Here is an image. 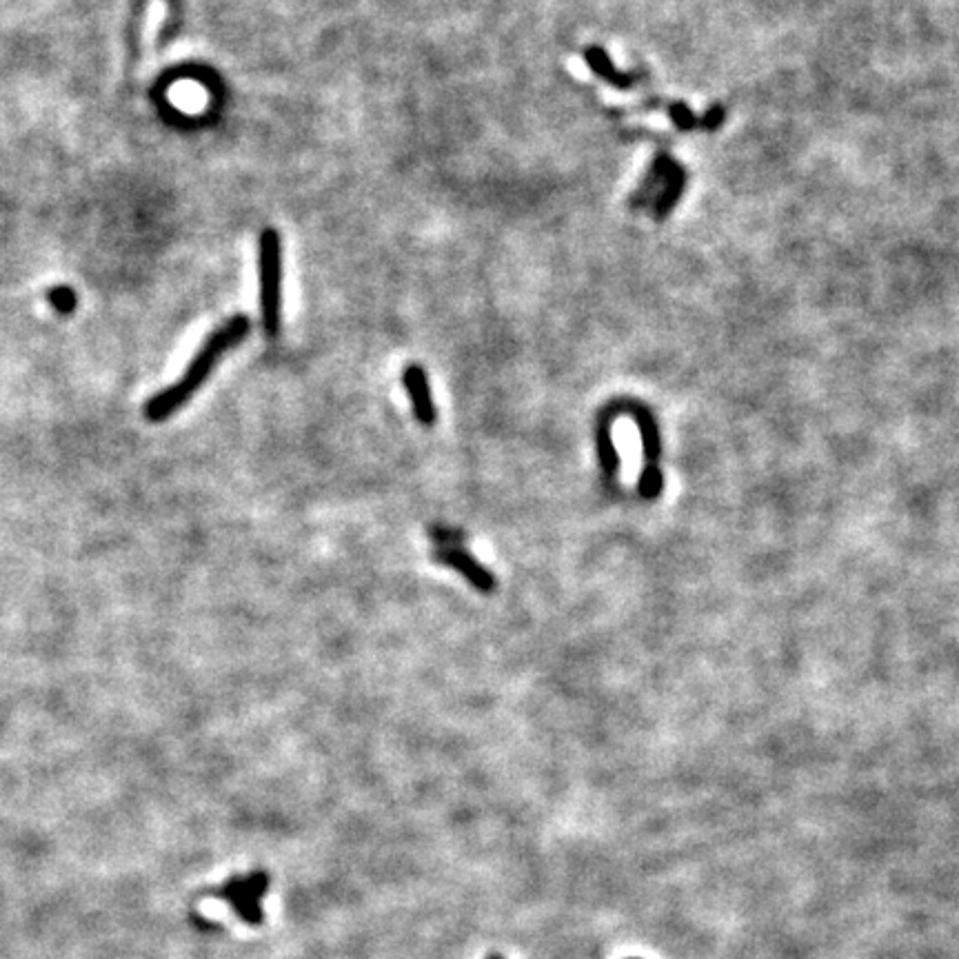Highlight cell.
Listing matches in <instances>:
<instances>
[{"label":"cell","instance_id":"6da1fadb","mask_svg":"<svg viewBox=\"0 0 959 959\" xmlns=\"http://www.w3.org/2000/svg\"><path fill=\"white\" fill-rule=\"evenodd\" d=\"M249 331H251L249 320L245 316H236V318H229L218 331L211 333V336L205 340V345L200 347V351L194 356V360L189 362L185 376L180 378L176 385L156 393V396L147 402L145 405L147 420L163 422L169 416H174V413L183 407L200 387H203V382L209 378L211 369L216 367V362L220 360L222 353L240 345Z\"/></svg>","mask_w":959,"mask_h":959},{"label":"cell","instance_id":"7a4b0ae2","mask_svg":"<svg viewBox=\"0 0 959 959\" xmlns=\"http://www.w3.org/2000/svg\"><path fill=\"white\" fill-rule=\"evenodd\" d=\"M258 280H260V314L269 336L280 329L282 302V240L276 229H262L258 242Z\"/></svg>","mask_w":959,"mask_h":959},{"label":"cell","instance_id":"3957f363","mask_svg":"<svg viewBox=\"0 0 959 959\" xmlns=\"http://www.w3.org/2000/svg\"><path fill=\"white\" fill-rule=\"evenodd\" d=\"M269 875L265 871H256L249 877H231L214 893L220 900H225L242 922L249 926H260L265 922V911H262L260 900L269 893Z\"/></svg>","mask_w":959,"mask_h":959},{"label":"cell","instance_id":"277c9868","mask_svg":"<svg viewBox=\"0 0 959 959\" xmlns=\"http://www.w3.org/2000/svg\"><path fill=\"white\" fill-rule=\"evenodd\" d=\"M440 564H447V567L456 569L460 575L469 580V584L480 593H493L496 591V578L493 573L482 567V564L462 549H451V547H442L436 553H433Z\"/></svg>","mask_w":959,"mask_h":959},{"label":"cell","instance_id":"5b68a950","mask_svg":"<svg viewBox=\"0 0 959 959\" xmlns=\"http://www.w3.org/2000/svg\"><path fill=\"white\" fill-rule=\"evenodd\" d=\"M402 385H405L411 405H413V416L420 422V425L431 427L436 422V405H433V396H431V387L427 380V373L418 365H409L402 371Z\"/></svg>","mask_w":959,"mask_h":959},{"label":"cell","instance_id":"8992f818","mask_svg":"<svg viewBox=\"0 0 959 959\" xmlns=\"http://www.w3.org/2000/svg\"><path fill=\"white\" fill-rule=\"evenodd\" d=\"M584 63L591 67V72L602 78L604 83L613 85L615 89H631L635 83V76L620 72L618 67L613 65V60L607 56L602 47H587L584 49Z\"/></svg>","mask_w":959,"mask_h":959},{"label":"cell","instance_id":"52a82bcc","mask_svg":"<svg viewBox=\"0 0 959 959\" xmlns=\"http://www.w3.org/2000/svg\"><path fill=\"white\" fill-rule=\"evenodd\" d=\"M686 185V171L671 160L669 167H666V176H664V189L658 194V200H655V218L664 220L671 214V209L680 203V196Z\"/></svg>","mask_w":959,"mask_h":959},{"label":"cell","instance_id":"ba28073f","mask_svg":"<svg viewBox=\"0 0 959 959\" xmlns=\"http://www.w3.org/2000/svg\"><path fill=\"white\" fill-rule=\"evenodd\" d=\"M627 411H629V416H633V420L638 422L646 464H658L655 460H658V456H660V433H658V427H655L653 416L642 407H631Z\"/></svg>","mask_w":959,"mask_h":959},{"label":"cell","instance_id":"9c48e42d","mask_svg":"<svg viewBox=\"0 0 959 959\" xmlns=\"http://www.w3.org/2000/svg\"><path fill=\"white\" fill-rule=\"evenodd\" d=\"M598 456H600V464H602L604 473H607V476H615V471L620 469V456H618V449H615V444H613L607 418L600 420V427H598Z\"/></svg>","mask_w":959,"mask_h":959},{"label":"cell","instance_id":"30bf717a","mask_svg":"<svg viewBox=\"0 0 959 959\" xmlns=\"http://www.w3.org/2000/svg\"><path fill=\"white\" fill-rule=\"evenodd\" d=\"M669 160H671V158L664 156V154H660L658 158L653 160V165H651V169H649V174H646V180H644L642 189H640L638 194H635V198H633V207L644 205L649 198L658 196V187H660V183H664V176H666V167H669Z\"/></svg>","mask_w":959,"mask_h":959},{"label":"cell","instance_id":"8fae6325","mask_svg":"<svg viewBox=\"0 0 959 959\" xmlns=\"http://www.w3.org/2000/svg\"><path fill=\"white\" fill-rule=\"evenodd\" d=\"M662 471L658 469V464H646L644 471L640 473V482H638V491L642 498H658L662 493Z\"/></svg>","mask_w":959,"mask_h":959},{"label":"cell","instance_id":"7c38bea8","mask_svg":"<svg viewBox=\"0 0 959 959\" xmlns=\"http://www.w3.org/2000/svg\"><path fill=\"white\" fill-rule=\"evenodd\" d=\"M669 116L675 125H678L682 131H689L693 127H698L700 125V120L693 116V111L686 107L684 103H678V105H671L669 109Z\"/></svg>","mask_w":959,"mask_h":959},{"label":"cell","instance_id":"4fadbf2b","mask_svg":"<svg viewBox=\"0 0 959 959\" xmlns=\"http://www.w3.org/2000/svg\"><path fill=\"white\" fill-rule=\"evenodd\" d=\"M49 300H52V305L60 314H69V311H74L76 307V296L69 287H56L52 294H49Z\"/></svg>","mask_w":959,"mask_h":959},{"label":"cell","instance_id":"5bb4252c","mask_svg":"<svg viewBox=\"0 0 959 959\" xmlns=\"http://www.w3.org/2000/svg\"><path fill=\"white\" fill-rule=\"evenodd\" d=\"M724 118H726L724 107H722V105H715V107H711L709 111H706V116L702 118V127L709 129V131L720 129V125L724 123Z\"/></svg>","mask_w":959,"mask_h":959},{"label":"cell","instance_id":"9a60e30c","mask_svg":"<svg viewBox=\"0 0 959 959\" xmlns=\"http://www.w3.org/2000/svg\"><path fill=\"white\" fill-rule=\"evenodd\" d=\"M487 959H504L500 953H491Z\"/></svg>","mask_w":959,"mask_h":959},{"label":"cell","instance_id":"2e32d148","mask_svg":"<svg viewBox=\"0 0 959 959\" xmlns=\"http://www.w3.org/2000/svg\"><path fill=\"white\" fill-rule=\"evenodd\" d=\"M629 959H640V957H629Z\"/></svg>","mask_w":959,"mask_h":959}]
</instances>
